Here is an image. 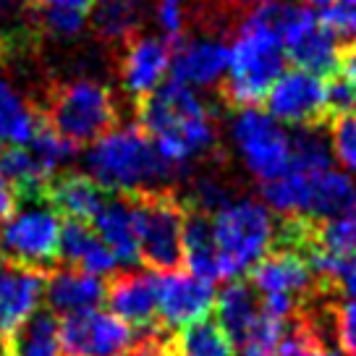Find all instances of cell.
<instances>
[{
	"label": "cell",
	"mask_w": 356,
	"mask_h": 356,
	"mask_svg": "<svg viewBox=\"0 0 356 356\" xmlns=\"http://www.w3.org/2000/svg\"><path fill=\"white\" fill-rule=\"evenodd\" d=\"M283 335H286V323L273 320L265 312H259L254 325L246 330V335L236 348L241 356H275Z\"/></svg>",
	"instance_id": "32"
},
{
	"label": "cell",
	"mask_w": 356,
	"mask_h": 356,
	"mask_svg": "<svg viewBox=\"0 0 356 356\" xmlns=\"http://www.w3.org/2000/svg\"><path fill=\"white\" fill-rule=\"evenodd\" d=\"M95 234L113 252L118 265L131 267L142 262L139 257V210L136 197H115L105 200L100 212L92 220Z\"/></svg>",
	"instance_id": "17"
},
{
	"label": "cell",
	"mask_w": 356,
	"mask_h": 356,
	"mask_svg": "<svg viewBox=\"0 0 356 356\" xmlns=\"http://www.w3.org/2000/svg\"><path fill=\"white\" fill-rule=\"evenodd\" d=\"M105 293H108V286L102 283V278L89 275L76 267L56 270L44 280V299L50 304V309L63 317L97 309L105 301Z\"/></svg>",
	"instance_id": "19"
},
{
	"label": "cell",
	"mask_w": 356,
	"mask_h": 356,
	"mask_svg": "<svg viewBox=\"0 0 356 356\" xmlns=\"http://www.w3.org/2000/svg\"><path fill=\"white\" fill-rule=\"evenodd\" d=\"M136 123L178 176L191 160L210 152L218 139L212 113L200 92L178 81H165L149 97L139 100Z\"/></svg>",
	"instance_id": "1"
},
{
	"label": "cell",
	"mask_w": 356,
	"mask_h": 356,
	"mask_svg": "<svg viewBox=\"0 0 356 356\" xmlns=\"http://www.w3.org/2000/svg\"><path fill=\"white\" fill-rule=\"evenodd\" d=\"M286 0H259L238 24L225 74V100L238 108H257L270 87L286 74V50L280 42V13Z\"/></svg>",
	"instance_id": "2"
},
{
	"label": "cell",
	"mask_w": 356,
	"mask_h": 356,
	"mask_svg": "<svg viewBox=\"0 0 356 356\" xmlns=\"http://www.w3.org/2000/svg\"><path fill=\"white\" fill-rule=\"evenodd\" d=\"M136 343L134 327L111 312L89 309L60 320L63 356H129Z\"/></svg>",
	"instance_id": "10"
},
{
	"label": "cell",
	"mask_w": 356,
	"mask_h": 356,
	"mask_svg": "<svg viewBox=\"0 0 356 356\" xmlns=\"http://www.w3.org/2000/svg\"><path fill=\"white\" fill-rule=\"evenodd\" d=\"M314 280L317 278L312 275L304 254L296 249H286V246L270 252L262 262L252 267V289L259 296L283 293V296L296 299L299 293H307L312 289Z\"/></svg>",
	"instance_id": "18"
},
{
	"label": "cell",
	"mask_w": 356,
	"mask_h": 356,
	"mask_svg": "<svg viewBox=\"0 0 356 356\" xmlns=\"http://www.w3.org/2000/svg\"><path fill=\"white\" fill-rule=\"evenodd\" d=\"M234 343L212 320H202L178 330L176 341L170 346L173 356H234Z\"/></svg>",
	"instance_id": "28"
},
{
	"label": "cell",
	"mask_w": 356,
	"mask_h": 356,
	"mask_svg": "<svg viewBox=\"0 0 356 356\" xmlns=\"http://www.w3.org/2000/svg\"><path fill=\"white\" fill-rule=\"evenodd\" d=\"M338 286L343 289V293L348 299H356V259L348 265V270L343 273V278L338 280Z\"/></svg>",
	"instance_id": "43"
},
{
	"label": "cell",
	"mask_w": 356,
	"mask_h": 356,
	"mask_svg": "<svg viewBox=\"0 0 356 356\" xmlns=\"http://www.w3.org/2000/svg\"><path fill=\"white\" fill-rule=\"evenodd\" d=\"M323 19L335 37L348 40V44L356 42V0H335L323 13Z\"/></svg>",
	"instance_id": "36"
},
{
	"label": "cell",
	"mask_w": 356,
	"mask_h": 356,
	"mask_svg": "<svg viewBox=\"0 0 356 356\" xmlns=\"http://www.w3.org/2000/svg\"><path fill=\"white\" fill-rule=\"evenodd\" d=\"M291 168L301 173H320L333 168L330 136L317 126H304L291 134Z\"/></svg>",
	"instance_id": "29"
},
{
	"label": "cell",
	"mask_w": 356,
	"mask_h": 356,
	"mask_svg": "<svg viewBox=\"0 0 356 356\" xmlns=\"http://www.w3.org/2000/svg\"><path fill=\"white\" fill-rule=\"evenodd\" d=\"M215 314H218L220 330L228 335V341L236 348L246 335V330L259 317L257 291L244 280H228L218 293V299H215Z\"/></svg>",
	"instance_id": "24"
},
{
	"label": "cell",
	"mask_w": 356,
	"mask_h": 356,
	"mask_svg": "<svg viewBox=\"0 0 356 356\" xmlns=\"http://www.w3.org/2000/svg\"><path fill=\"white\" fill-rule=\"evenodd\" d=\"M84 165L87 176L105 191L134 197L149 194L155 184H168L178 176L139 126H121L102 134L89 145Z\"/></svg>",
	"instance_id": "3"
},
{
	"label": "cell",
	"mask_w": 356,
	"mask_h": 356,
	"mask_svg": "<svg viewBox=\"0 0 356 356\" xmlns=\"http://www.w3.org/2000/svg\"><path fill=\"white\" fill-rule=\"evenodd\" d=\"M210 222L222 280H238L244 273H252L278 238L273 212L257 200H228Z\"/></svg>",
	"instance_id": "4"
},
{
	"label": "cell",
	"mask_w": 356,
	"mask_h": 356,
	"mask_svg": "<svg viewBox=\"0 0 356 356\" xmlns=\"http://www.w3.org/2000/svg\"><path fill=\"white\" fill-rule=\"evenodd\" d=\"M29 3H44V0H29Z\"/></svg>",
	"instance_id": "48"
},
{
	"label": "cell",
	"mask_w": 356,
	"mask_h": 356,
	"mask_svg": "<svg viewBox=\"0 0 356 356\" xmlns=\"http://www.w3.org/2000/svg\"><path fill=\"white\" fill-rule=\"evenodd\" d=\"M157 289V317L168 327H189L215 309V286L202 278H194L191 273L181 270H168V273H155Z\"/></svg>",
	"instance_id": "12"
},
{
	"label": "cell",
	"mask_w": 356,
	"mask_h": 356,
	"mask_svg": "<svg viewBox=\"0 0 356 356\" xmlns=\"http://www.w3.org/2000/svg\"><path fill=\"white\" fill-rule=\"evenodd\" d=\"M60 231L63 220L44 194L26 200V207L16 210L11 220L0 225V262L32 270L53 265L58 259Z\"/></svg>",
	"instance_id": "5"
},
{
	"label": "cell",
	"mask_w": 356,
	"mask_h": 356,
	"mask_svg": "<svg viewBox=\"0 0 356 356\" xmlns=\"http://www.w3.org/2000/svg\"><path fill=\"white\" fill-rule=\"evenodd\" d=\"M8 356H63L60 320L53 312H37L6 341Z\"/></svg>",
	"instance_id": "25"
},
{
	"label": "cell",
	"mask_w": 356,
	"mask_h": 356,
	"mask_svg": "<svg viewBox=\"0 0 356 356\" xmlns=\"http://www.w3.org/2000/svg\"><path fill=\"white\" fill-rule=\"evenodd\" d=\"M44 280L42 270L0 262V341H8L37 314L44 296Z\"/></svg>",
	"instance_id": "15"
},
{
	"label": "cell",
	"mask_w": 356,
	"mask_h": 356,
	"mask_svg": "<svg viewBox=\"0 0 356 356\" xmlns=\"http://www.w3.org/2000/svg\"><path fill=\"white\" fill-rule=\"evenodd\" d=\"M191 202H194V207L200 215H215V212L220 210L222 204L228 202V191L222 186L220 181H215V178H200L194 186H191Z\"/></svg>",
	"instance_id": "35"
},
{
	"label": "cell",
	"mask_w": 356,
	"mask_h": 356,
	"mask_svg": "<svg viewBox=\"0 0 356 356\" xmlns=\"http://www.w3.org/2000/svg\"><path fill=\"white\" fill-rule=\"evenodd\" d=\"M280 42L293 68L314 74V76H330L338 71L341 60V44L333 29L325 24L323 13L309 6L286 3L280 13Z\"/></svg>",
	"instance_id": "8"
},
{
	"label": "cell",
	"mask_w": 356,
	"mask_h": 356,
	"mask_svg": "<svg viewBox=\"0 0 356 356\" xmlns=\"http://www.w3.org/2000/svg\"><path fill=\"white\" fill-rule=\"evenodd\" d=\"M231 47L218 37H194L173 42L170 81H178L189 89H207L220 84L228 74Z\"/></svg>",
	"instance_id": "13"
},
{
	"label": "cell",
	"mask_w": 356,
	"mask_h": 356,
	"mask_svg": "<svg viewBox=\"0 0 356 356\" xmlns=\"http://www.w3.org/2000/svg\"><path fill=\"white\" fill-rule=\"evenodd\" d=\"M19 200H22V194L16 191L11 181H6V178L0 176V225L6 220H11L16 210H19Z\"/></svg>",
	"instance_id": "40"
},
{
	"label": "cell",
	"mask_w": 356,
	"mask_h": 356,
	"mask_svg": "<svg viewBox=\"0 0 356 356\" xmlns=\"http://www.w3.org/2000/svg\"><path fill=\"white\" fill-rule=\"evenodd\" d=\"M330 149L348 176L356 173V115L335 118L330 129Z\"/></svg>",
	"instance_id": "33"
},
{
	"label": "cell",
	"mask_w": 356,
	"mask_h": 356,
	"mask_svg": "<svg viewBox=\"0 0 356 356\" xmlns=\"http://www.w3.org/2000/svg\"><path fill=\"white\" fill-rule=\"evenodd\" d=\"M37 129H40V118H37L34 108L6 79H0V145H29Z\"/></svg>",
	"instance_id": "27"
},
{
	"label": "cell",
	"mask_w": 356,
	"mask_h": 356,
	"mask_svg": "<svg viewBox=\"0 0 356 356\" xmlns=\"http://www.w3.org/2000/svg\"><path fill=\"white\" fill-rule=\"evenodd\" d=\"M50 129L68 139L71 145H92L108 134L115 123V102L111 92L92 81L76 79L58 89L47 108Z\"/></svg>",
	"instance_id": "6"
},
{
	"label": "cell",
	"mask_w": 356,
	"mask_h": 356,
	"mask_svg": "<svg viewBox=\"0 0 356 356\" xmlns=\"http://www.w3.org/2000/svg\"><path fill=\"white\" fill-rule=\"evenodd\" d=\"M309 246L341 259H356V210L312 225Z\"/></svg>",
	"instance_id": "30"
},
{
	"label": "cell",
	"mask_w": 356,
	"mask_h": 356,
	"mask_svg": "<svg viewBox=\"0 0 356 356\" xmlns=\"http://www.w3.org/2000/svg\"><path fill=\"white\" fill-rule=\"evenodd\" d=\"M47 8H58V11L79 13V16H87L95 6V0H44Z\"/></svg>",
	"instance_id": "42"
},
{
	"label": "cell",
	"mask_w": 356,
	"mask_h": 356,
	"mask_svg": "<svg viewBox=\"0 0 356 356\" xmlns=\"http://www.w3.org/2000/svg\"><path fill=\"white\" fill-rule=\"evenodd\" d=\"M149 8V0H95L92 26L105 40H134Z\"/></svg>",
	"instance_id": "26"
},
{
	"label": "cell",
	"mask_w": 356,
	"mask_h": 356,
	"mask_svg": "<svg viewBox=\"0 0 356 356\" xmlns=\"http://www.w3.org/2000/svg\"><path fill=\"white\" fill-rule=\"evenodd\" d=\"M333 3L335 0H307V6H309V8H323V11H327Z\"/></svg>",
	"instance_id": "45"
},
{
	"label": "cell",
	"mask_w": 356,
	"mask_h": 356,
	"mask_svg": "<svg viewBox=\"0 0 356 356\" xmlns=\"http://www.w3.org/2000/svg\"><path fill=\"white\" fill-rule=\"evenodd\" d=\"M275 356H335L312 325H299L293 333H286Z\"/></svg>",
	"instance_id": "34"
},
{
	"label": "cell",
	"mask_w": 356,
	"mask_h": 356,
	"mask_svg": "<svg viewBox=\"0 0 356 356\" xmlns=\"http://www.w3.org/2000/svg\"><path fill=\"white\" fill-rule=\"evenodd\" d=\"M40 19H42L44 29H47L50 34H56V37H60V40H71V37H76V34L84 29V24H87V16L58 11V8H47V6L42 8Z\"/></svg>",
	"instance_id": "39"
},
{
	"label": "cell",
	"mask_w": 356,
	"mask_h": 356,
	"mask_svg": "<svg viewBox=\"0 0 356 356\" xmlns=\"http://www.w3.org/2000/svg\"><path fill=\"white\" fill-rule=\"evenodd\" d=\"M16 13V0H0V29L13 19Z\"/></svg>",
	"instance_id": "44"
},
{
	"label": "cell",
	"mask_w": 356,
	"mask_h": 356,
	"mask_svg": "<svg viewBox=\"0 0 356 356\" xmlns=\"http://www.w3.org/2000/svg\"><path fill=\"white\" fill-rule=\"evenodd\" d=\"M335 343L348 356H356V299H346L335 309Z\"/></svg>",
	"instance_id": "37"
},
{
	"label": "cell",
	"mask_w": 356,
	"mask_h": 356,
	"mask_svg": "<svg viewBox=\"0 0 356 356\" xmlns=\"http://www.w3.org/2000/svg\"><path fill=\"white\" fill-rule=\"evenodd\" d=\"M0 356H8V351H6V343H0Z\"/></svg>",
	"instance_id": "47"
},
{
	"label": "cell",
	"mask_w": 356,
	"mask_h": 356,
	"mask_svg": "<svg viewBox=\"0 0 356 356\" xmlns=\"http://www.w3.org/2000/svg\"><path fill=\"white\" fill-rule=\"evenodd\" d=\"M181 262L186 265V273L194 278H202L207 283L222 280L220 259H218V246L212 236V222L207 215H186L184 222V241H181Z\"/></svg>",
	"instance_id": "23"
},
{
	"label": "cell",
	"mask_w": 356,
	"mask_h": 356,
	"mask_svg": "<svg viewBox=\"0 0 356 356\" xmlns=\"http://www.w3.org/2000/svg\"><path fill=\"white\" fill-rule=\"evenodd\" d=\"M157 24L165 40H181L186 26V0H157Z\"/></svg>",
	"instance_id": "38"
},
{
	"label": "cell",
	"mask_w": 356,
	"mask_h": 356,
	"mask_svg": "<svg viewBox=\"0 0 356 356\" xmlns=\"http://www.w3.org/2000/svg\"><path fill=\"white\" fill-rule=\"evenodd\" d=\"M58 259L68 262V267L84 270L89 275H113L118 270V259L113 252L100 241L95 228L87 222L68 220L60 231V246H58Z\"/></svg>",
	"instance_id": "21"
},
{
	"label": "cell",
	"mask_w": 356,
	"mask_h": 356,
	"mask_svg": "<svg viewBox=\"0 0 356 356\" xmlns=\"http://www.w3.org/2000/svg\"><path fill=\"white\" fill-rule=\"evenodd\" d=\"M231 139L249 173L262 184L291 170V134L262 108H238L231 121Z\"/></svg>",
	"instance_id": "7"
},
{
	"label": "cell",
	"mask_w": 356,
	"mask_h": 356,
	"mask_svg": "<svg viewBox=\"0 0 356 356\" xmlns=\"http://www.w3.org/2000/svg\"><path fill=\"white\" fill-rule=\"evenodd\" d=\"M26 149L32 152L34 163L42 170L47 184L56 178V173L60 168H66L74 160V155H76V145H71L68 139L56 134L50 126H40L37 134L32 136V142L26 145Z\"/></svg>",
	"instance_id": "31"
},
{
	"label": "cell",
	"mask_w": 356,
	"mask_h": 356,
	"mask_svg": "<svg viewBox=\"0 0 356 356\" xmlns=\"http://www.w3.org/2000/svg\"><path fill=\"white\" fill-rule=\"evenodd\" d=\"M225 3H231V6H249V3H259V0H225Z\"/></svg>",
	"instance_id": "46"
},
{
	"label": "cell",
	"mask_w": 356,
	"mask_h": 356,
	"mask_svg": "<svg viewBox=\"0 0 356 356\" xmlns=\"http://www.w3.org/2000/svg\"><path fill=\"white\" fill-rule=\"evenodd\" d=\"M354 210H356V184L346 170L327 168V170H320V173H309L304 220L323 222Z\"/></svg>",
	"instance_id": "20"
},
{
	"label": "cell",
	"mask_w": 356,
	"mask_h": 356,
	"mask_svg": "<svg viewBox=\"0 0 356 356\" xmlns=\"http://www.w3.org/2000/svg\"><path fill=\"white\" fill-rule=\"evenodd\" d=\"M170 60H173V42L165 37H134L126 44L121 63V81L123 89L145 100L155 89L165 84V76L170 74Z\"/></svg>",
	"instance_id": "14"
},
{
	"label": "cell",
	"mask_w": 356,
	"mask_h": 356,
	"mask_svg": "<svg viewBox=\"0 0 356 356\" xmlns=\"http://www.w3.org/2000/svg\"><path fill=\"white\" fill-rule=\"evenodd\" d=\"M139 210V257L157 273H168L181 262V241L186 212L165 191L136 197Z\"/></svg>",
	"instance_id": "9"
},
{
	"label": "cell",
	"mask_w": 356,
	"mask_h": 356,
	"mask_svg": "<svg viewBox=\"0 0 356 356\" xmlns=\"http://www.w3.org/2000/svg\"><path fill=\"white\" fill-rule=\"evenodd\" d=\"M105 301L111 314L134 330H147L157 320V289L155 273L129 270L108 286Z\"/></svg>",
	"instance_id": "16"
},
{
	"label": "cell",
	"mask_w": 356,
	"mask_h": 356,
	"mask_svg": "<svg viewBox=\"0 0 356 356\" xmlns=\"http://www.w3.org/2000/svg\"><path fill=\"white\" fill-rule=\"evenodd\" d=\"M44 197L53 204L58 215L68 220L87 222L95 220V215L105 204V189L97 181H92L84 173H71L63 178H53L44 189Z\"/></svg>",
	"instance_id": "22"
},
{
	"label": "cell",
	"mask_w": 356,
	"mask_h": 356,
	"mask_svg": "<svg viewBox=\"0 0 356 356\" xmlns=\"http://www.w3.org/2000/svg\"><path fill=\"white\" fill-rule=\"evenodd\" d=\"M335 76H341L343 81H348L356 89V42L346 44L343 50H341V60H338Z\"/></svg>",
	"instance_id": "41"
},
{
	"label": "cell",
	"mask_w": 356,
	"mask_h": 356,
	"mask_svg": "<svg viewBox=\"0 0 356 356\" xmlns=\"http://www.w3.org/2000/svg\"><path fill=\"white\" fill-rule=\"evenodd\" d=\"M265 111L280 126H317V121L327 118L325 108V81L314 74L291 68L270 87L265 97Z\"/></svg>",
	"instance_id": "11"
}]
</instances>
